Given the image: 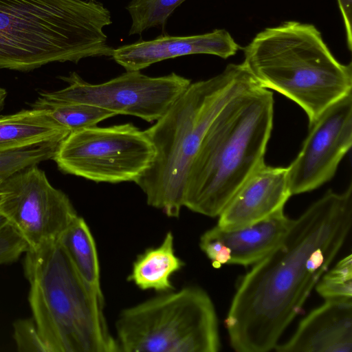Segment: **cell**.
Wrapping results in <instances>:
<instances>
[{
    "mask_svg": "<svg viewBox=\"0 0 352 352\" xmlns=\"http://www.w3.org/2000/svg\"><path fill=\"white\" fill-rule=\"evenodd\" d=\"M0 188V212L30 248L59 240L78 216L67 195L54 188L37 165L15 173Z\"/></svg>",
    "mask_w": 352,
    "mask_h": 352,
    "instance_id": "10",
    "label": "cell"
},
{
    "mask_svg": "<svg viewBox=\"0 0 352 352\" xmlns=\"http://www.w3.org/2000/svg\"><path fill=\"white\" fill-rule=\"evenodd\" d=\"M89 1H96V0H89Z\"/></svg>",
    "mask_w": 352,
    "mask_h": 352,
    "instance_id": "29",
    "label": "cell"
},
{
    "mask_svg": "<svg viewBox=\"0 0 352 352\" xmlns=\"http://www.w3.org/2000/svg\"><path fill=\"white\" fill-rule=\"evenodd\" d=\"M43 109L32 108L0 116V153L46 143L60 144L69 134Z\"/></svg>",
    "mask_w": 352,
    "mask_h": 352,
    "instance_id": "16",
    "label": "cell"
},
{
    "mask_svg": "<svg viewBox=\"0 0 352 352\" xmlns=\"http://www.w3.org/2000/svg\"><path fill=\"white\" fill-rule=\"evenodd\" d=\"M278 352H352V298L327 299L298 324Z\"/></svg>",
    "mask_w": 352,
    "mask_h": 352,
    "instance_id": "14",
    "label": "cell"
},
{
    "mask_svg": "<svg viewBox=\"0 0 352 352\" xmlns=\"http://www.w3.org/2000/svg\"><path fill=\"white\" fill-rule=\"evenodd\" d=\"M342 16L347 39L352 38V0H337Z\"/></svg>",
    "mask_w": 352,
    "mask_h": 352,
    "instance_id": "25",
    "label": "cell"
},
{
    "mask_svg": "<svg viewBox=\"0 0 352 352\" xmlns=\"http://www.w3.org/2000/svg\"><path fill=\"white\" fill-rule=\"evenodd\" d=\"M155 154L146 133L131 123L69 133L52 160L62 172L94 182H135Z\"/></svg>",
    "mask_w": 352,
    "mask_h": 352,
    "instance_id": "8",
    "label": "cell"
},
{
    "mask_svg": "<svg viewBox=\"0 0 352 352\" xmlns=\"http://www.w3.org/2000/svg\"><path fill=\"white\" fill-rule=\"evenodd\" d=\"M116 327L120 351L217 352L221 348L214 304L195 286L124 309Z\"/></svg>",
    "mask_w": 352,
    "mask_h": 352,
    "instance_id": "7",
    "label": "cell"
},
{
    "mask_svg": "<svg viewBox=\"0 0 352 352\" xmlns=\"http://www.w3.org/2000/svg\"><path fill=\"white\" fill-rule=\"evenodd\" d=\"M292 222V219L280 210L248 226L232 230L216 226L206 232L229 250V265L248 266L270 252L285 236Z\"/></svg>",
    "mask_w": 352,
    "mask_h": 352,
    "instance_id": "15",
    "label": "cell"
},
{
    "mask_svg": "<svg viewBox=\"0 0 352 352\" xmlns=\"http://www.w3.org/2000/svg\"><path fill=\"white\" fill-rule=\"evenodd\" d=\"M31 107L45 110L54 121L70 133L96 126L100 122L116 115L112 111L92 104L54 101L41 96L38 97Z\"/></svg>",
    "mask_w": 352,
    "mask_h": 352,
    "instance_id": "19",
    "label": "cell"
},
{
    "mask_svg": "<svg viewBox=\"0 0 352 352\" xmlns=\"http://www.w3.org/2000/svg\"><path fill=\"white\" fill-rule=\"evenodd\" d=\"M186 0H131L126 6L131 25L129 35L141 34L153 28L164 30L175 9Z\"/></svg>",
    "mask_w": 352,
    "mask_h": 352,
    "instance_id": "20",
    "label": "cell"
},
{
    "mask_svg": "<svg viewBox=\"0 0 352 352\" xmlns=\"http://www.w3.org/2000/svg\"><path fill=\"white\" fill-rule=\"evenodd\" d=\"M352 226V184L329 190L240 281L225 319L238 352L274 349L342 249Z\"/></svg>",
    "mask_w": 352,
    "mask_h": 352,
    "instance_id": "1",
    "label": "cell"
},
{
    "mask_svg": "<svg viewBox=\"0 0 352 352\" xmlns=\"http://www.w3.org/2000/svg\"><path fill=\"white\" fill-rule=\"evenodd\" d=\"M1 196H2V191H1V188H0V200H1Z\"/></svg>",
    "mask_w": 352,
    "mask_h": 352,
    "instance_id": "28",
    "label": "cell"
},
{
    "mask_svg": "<svg viewBox=\"0 0 352 352\" xmlns=\"http://www.w3.org/2000/svg\"><path fill=\"white\" fill-rule=\"evenodd\" d=\"M58 144L46 143L0 153V184L26 168L52 159Z\"/></svg>",
    "mask_w": 352,
    "mask_h": 352,
    "instance_id": "21",
    "label": "cell"
},
{
    "mask_svg": "<svg viewBox=\"0 0 352 352\" xmlns=\"http://www.w3.org/2000/svg\"><path fill=\"white\" fill-rule=\"evenodd\" d=\"M68 85L39 92L47 100L97 106L116 115H130L148 122L160 119L184 92L191 80L175 72L151 77L140 71L125 73L100 84L84 80L77 73L60 76Z\"/></svg>",
    "mask_w": 352,
    "mask_h": 352,
    "instance_id": "9",
    "label": "cell"
},
{
    "mask_svg": "<svg viewBox=\"0 0 352 352\" xmlns=\"http://www.w3.org/2000/svg\"><path fill=\"white\" fill-rule=\"evenodd\" d=\"M327 299L352 298V256L349 254L330 270H327L316 286Z\"/></svg>",
    "mask_w": 352,
    "mask_h": 352,
    "instance_id": "22",
    "label": "cell"
},
{
    "mask_svg": "<svg viewBox=\"0 0 352 352\" xmlns=\"http://www.w3.org/2000/svg\"><path fill=\"white\" fill-rule=\"evenodd\" d=\"M8 222L6 217L0 212V228Z\"/></svg>",
    "mask_w": 352,
    "mask_h": 352,
    "instance_id": "27",
    "label": "cell"
},
{
    "mask_svg": "<svg viewBox=\"0 0 352 352\" xmlns=\"http://www.w3.org/2000/svg\"><path fill=\"white\" fill-rule=\"evenodd\" d=\"M302 148L287 166L292 195L331 180L352 145V92L326 109L310 125Z\"/></svg>",
    "mask_w": 352,
    "mask_h": 352,
    "instance_id": "11",
    "label": "cell"
},
{
    "mask_svg": "<svg viewBox=\"0 0 352 352\" xmlns=\"http://www.w3.org/2000/svg\"><path fill=\"white\" fill-rule=\"evenodd\" d=\"M13 328V337L19 351L49 352L33 318L17 320Z\"/></svg>",
    "mask_w": 352,
    "mask_h": 352,
    "instance_id": "24",
    "label": "cell"
},
{
    "mask_svg": "<svg viewBox=\"0 0 352 352\" xmlns=\"http://www.w3.org/2000/svg\"><path fill=\"white\" fill-rule=\"evenodd\" d=\"M243 53V63L258 85L298 104L309 125L351 93V63L339 62L312 24L287 21L267 28Z\"/></svg>",
    "mask_w": 352,
    "mask_h": 352,
    "instance_id": "5",
    "label": "cell"
},
{
    "mask_svg": "<svg viewBox=\"0 0 352 352\" xmlns=\"http://www.w3.org/2000/svg\"><path fill=\"white\" fill-rule=\"evenodd\" d=\"M184 265V261L175 254L174 236L168 232L159 246L148 248L138 256L128 280L143 290L167 292L174 289L171 276Z\"/></svg>",
    "mask_w": 352,
    "mask_h": 352,
    "instance_id": "17",
    "label": "cell"
},
{
    "mask_svg": "<svg viewBox=\"0 0 352 352\" xmlns=\"http://www.w3.org/2000/svg\"><path fill=\"white\" fill-rule=\"evenodd\" d=\"M59 241L81 278L97 294L103 296L97 248L85 220L78 215Z\"/></svg>",
    "mask_w": 352,
    "mask_h": 352,
    "instance_id": "18",
    "label": "cell"
},
{
    "mask_svg": "<svg viewBox=\"0 0 352 352\" xmlns=\"http://www.w3.org/2000/svg\"><path fill=\"white\" fill-rule=\"evenodd\" d=\"M7 98L6 90L0 86V111L2 110L5 105L6 100Z\"/></svg>",
    "mask_w": 352,
    "mask_h": 352,
    "instance_id": "26",
    "label": "cell"
},
{
    "mask_svg": "<svg viewBox=\"0 0 352 352\" xmlns=\"http://www.w3.org/2000/svg\"><path fill=\"white\" fill-rule=\"evenodd\" d=\"M109 10L96 1L0 0V69L111 56Z\"/></svg>",
    "mask_w": 352,
    "mask_h": 352,
    "instance_id": "4",
    "label": "cell"
},
{
    "mask_svg": "<svg viewBox=\"0 0 352 352\" xmlns=\"http://www.w3.org/2000/svg\"><path fill=\"white\" fill-rule=\"evenodd\" d=\"M239 45L225 29L191 36L162 35L153 40L139 41L114 48L111 58L126 71H140L176 57L210 54L226 59L234 56Z\"/></svg>",
    "mask_w": 352,
    "mask_h": 352,
    "instance_id": "13",
    "label": "cell"
},
{
    "mask_svg": "<svg viewBox=\"0 0 352 352\" xmlns=\"http://www.w3.org/2000/svg\"><path fill=\"white\" fill-rule=\"evenodd\" d=\"M274 118L273 93L256 85L230 99L208 128L190 168L184 206L219 217L264 164Z\"/></svg>",
    "mask_w": 352,
    "mask_h": 352,
    "instance_id": "2",
    "label": "cell"
},
{
    "mask_svg": "<svg viewBox=\"0 0 352 352\" xmlns=\"http://www.w3.org/2000/svg\"><path fill=\"white\" fill-rule=\"evenodd\" d=\"M28 301L49 352H118L104 296L81 278L59 240L30 248L24 259Z\"/></svg>",
    "mask_w": 352,
    "mask_h": 352,
    "instance_id": "6",
    "label": "cell"
},
{
    "mask_svg": "<svg viewBox=\"0 0 352 352\" xmlns=\"http://www.w3.org/2000/svg\"><path fill=\"white\" fill-rule=\"evenodd\" d=\"M30 249L28 242L10 222L0 228V265L16 261Z\"/></svg>",
    "mask_w": 352,
    "mask_h": 352,
    "instance_id": "23",
    "label": "cell"
},
{
    "mask_svg": "<svg viewBox=\"0 0 352 352\" xmlns=\"http://www.w3.org/2000/svg\"><path fill=\"white\" fill-rule=\"evenodd\" d=\"M259 85L243 63L228 64L220 74L190 83L156 122L145 130L154 159L135 182L148 205L178 217L188 174L204 136L223 106L239 93Z\"/></svg>",
    "mask_w": 352,
    "mask_h": 352,
    "instance_id": "3",
    "label": "cell"
},
{
    "mask_svg": "<svg viewBox=\"0 0 352 352\" xmlns=\"http://www.w3.org/2000/svg\"><path fill=\"white\" fill-rule=\"evenodd\" d=\"M291 196L287 167L264 163L242 184L219 215L217 226L232 230L256 223L283 210Z\"/></svg>",
    "mask_w": 352,
    "mask_h": 352,
    "instance_id": "12",
    "label": "cell"
}]
</instances>
